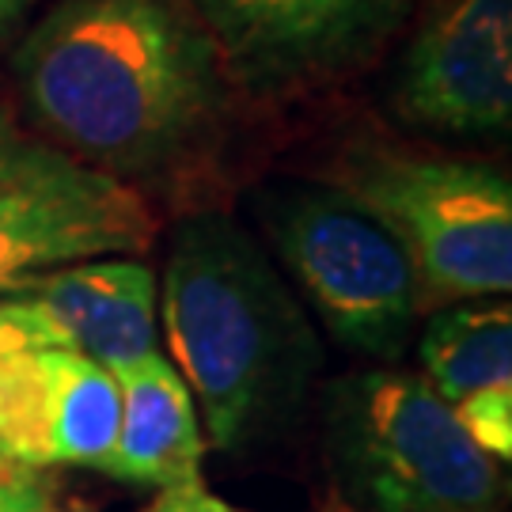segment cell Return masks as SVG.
Instances as JSON below:
<instances>
[{"instance_id": "cell-1", "label": "cell", "mask_w": 512, "mask_h": 512, "mask_svg": "<svg viewBox=\"0 0 512 512\" xmlns=\"http://www.w3.org/2000/svg\"><path fill=\"white\" fill-rule=\"evenodd\" d=\"M12 76L42 141L129 186L202 156L228 114L217 50L179 0H61Z\"/></svg>"}, {"instance_id": "cell-2", "label": "cell", "mask_w": 512, "mask_h": 512, "mask_svg": "<svg viewBox=\"0 0 512 512\" xmlns=\"http://www.w3.org/2000/svg\"><path fill=\"white\" fill-rule=\"evenodd\" d=\"M160 323L205 444L236 452L308 399L323 346L274 258L239 220L198 213L167 243Z\"/></svg>"}, {"instance_id": "cell-3", "label": "cell", "mask_w": 512, "mask_h": 512, "mask_svg": "<svg viewBox=\"0 0 512 512\" xmlns=\"http://www.w3.org/2000/svg\"><path fill=\"white\" fill-rule=\"evenodd\" d=\"M334 490L353 512H505V467L414 372H357L323 391Z\"/></svg>"}, {"instance_id": "cell-4", "label": "cell", "mask_w": 512, "mask_h": 512, "mask_svg": "<svg viewBox=\"0 0 512 512\" xmlns=\"http://www.w3.org/2000/svg\"><path fill=\"white\" fill-rule=\"evenodd\" d=\"M334 186L399 239L421 311L512 289V186L497 167L361 145L334 164Z\"/></svg>"}, {"instance_id": "cell-5", "label": "cell", "mask_w": 512, "mask_h": 512, "mask_svg": "<svg viewBox=\"0 0 512 512\" xmlns=\"http://www.w3.org/2000/svg\"><path fill=\"white\" fill-rule=\"evenodd\" d=\"M258 217L330 338L372 361H399L421 315L414 266L399 239L338 186L285 183Z\"/></svg>"}, {"instance_id": "cell-6", "label": "cell", "mask_w": 512, "mask_h": 512, "mask_svg": "<svg viewBox=\"0 0 512 512\" xmlns=\"http://www.w3.org/2000/svg\"><path fill=\"white\" fill-rule=\"evenodd\" d=\"M137 186L76 160L0 110V296L95 258H137L156 243Z\"/></svg>"}, {"instance_id": "cell-7", "label": "cell", "mask_w": 512, "mask_h": 512, "mask_svg": "<svg viewBox=\"0 0 512 512\" xmlns=\"http://www.w3.org/2000/svg\"><path fill=\"white\" fill-rule=\"evenodd\" d=\"M228 84L289 95L361 69L403 27L410 0H186Z\"/></svg>"}, {"instance_id": "cell-8", "label": "cell", "mask_w": 512, "mask_h": 512, "mask_svg": "<svg viewBox=\"0 0 512 512\" xmlns=\"http://www.w3.org/2000/svg\"><path fill=\"white\" fill-rule=\"evenodd\" d=\"M118 376L50 330L0 349V475L50 467L103 471L118 437Z\"/></svg>"}, {"instance_id": "cell-9", "label": "cell", "mask_w": 512, "mask_h": 512, "mask_svg": "<svg viewBox=\"0 0 512 512\" xmlns=\"http://www.w3.org/2000/svg\"><path fill=\"white\" fill-rule=\"evenodd\" d=\"M391 110L440 137L512 126V0H448L418 27L391 80Z\"/></svg>"}, {"instance_id": "cell-10", "label": "cell", "mask_w": 512, "mask_h": 512, "mask_svg": "<svg viewBox=\"0 0 512 512\" xmlns=\"http://www.w3.org/2000/svg\"><path fill=\"white\" fill-rule=\"evenodd\" d=\"M23 293L57 342L122 372L160 349V281L137 258H95L38 277Z\"/></svg>"}, {"instance_id": "cell-11", "label": "cell", "mask_w": 512, "mask_h": 512, "mask_svg": "<svg viewBox=\"0 0 512 512\" xmlns=\"http://www.w3.org/2000/svg\"><path fill=\"white\" fill-rule=\"evenodd\" d=\"M118 376V437L103 475L152 490L202 482L205 429L179 368L148 353Z\"/></svg>"}, {"instance_id": "cell-12", "label": "cell", "mask_w": 512, "mask_h": 512, "mask_svg": "<svg viewBox=\"0 0 512 512\" xmlns=\"http://www.w3.org/2000/svg\"><path fill=\"white\" fill-rule=\"evenodd\" d=\"M421 380L448 406L478 391L512 384L509 304H448L437 308L418 338Z\"/></svg>"}, {"instance_id": "cell-13", "label": "cell", "mask_w": 512, "mask_h": 512, "mask_svg": "<svg viewBox=\"0 0 512 512\" xmlns=\"http://www.w3.org/2000/svg\"><path fill=\"white\" fill-rule=\"evenodd\" d=\"M463 433L501 467L512 459V384L478 391L471 399L452 406Z\"/></svg>"}, {"instance_id": "cell-14", "label": "cell", "mask_w": 512, "mask_h": 512, "mask_svg": "<svg viewBox=\"0 0 512 512\" xmlns=\"http://www.w3.org/2000/svg\"><path fill=\"white\" fill-rule=\"evenodd\" d=\"M0 512H76L57 497L54 486H46L42 475L12 471L0 475Z\"/></svg>"}, {"instance_id": "cell-15", "label": "cell", "mask_w": 512, "mask_h": 512, "mask_svg": "<svg viewBox=\"0 0 512 512\" xmlns=\"http://www.w3.org/2000/svg\"><path fill=\"white\" fill-rule=\"evenodd\" d=\"M141 512H247L205 490V482H190V486H175V490H160Z\"/></svg>"}, {"instance_id": "cell-16", "label": "cell", "mask_w": 512, "mask_h": 512, "mask_svg": "<svg viewBox=\"0 0 512 512\" xmlns=\"http://www.w3.org/2000/svg\"><path fill=\"white\" fill-rule=\"evenodd\" d=\"M27 330H50V334H54V327L46 323V315L35 308V300L27 293L0 296V349L8 346L12 338H19V334H27ZM57 346H61V342H57Z\"/></svg>"}, {"instance_id": "cell-17", "label": "cell", "mask_w": 512, "mask_h": 512, "mask_svg": "<svg viewBox=\"0 0 512 512\" xmlns=\"http://www.w3.org/2000/svg\"><path fill=\"white\" fill-rule=\"evenodd\" d=\"M35 4L38 0H0V35H8V31H12Z\"/></svg>"}]
</instances>
